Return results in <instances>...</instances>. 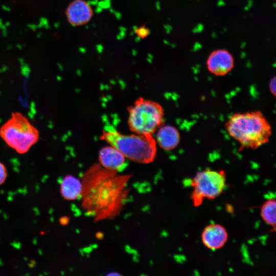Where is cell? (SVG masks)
Returning a JSON list of instances; mask_svg holds the SVG:
<instances>
[{
	"label": "cell",
	"instance_id": "obj_14",
	"mask_svg": "<svg viewBox=\"0 0 276 276\" xmlns=\"http://www.w3.org/2000/svg\"><path fill=\"white\" fill-rule=\"evenodd\" d=\"M150 29L145 25H142L135 30L136 35L140 38L144 39L150 34Z\"/></svg>",
	"mask_w": 276,
	"mask_h": 276
},
{
	"label": "cell",
	"instance_id": "obj_7",
	"mask_svg": "<svg viewBox=\"0 0 276 276\" xmlns=\"http://www.w3.org/2000/svg\"><path fill=\"white\" fill-rule=\"evenodd\" d=\"M206 66L209 71L217 76H223L231 72L234 66L232 55L225 49L213 51L208 57Z\"/></svg>",
	"mask_w": 276,
	"mask_h": 276
},
{
	"label": "cell",
	"instance_id": "obj_15",
	"mask_svg": "<svg viewBox=\"0 0 276 276\" xmlns=\"http://www.w3.org/2000/svg\"><path fill=\"white\" fill-rule=\"evenodd\" d=\"M8 172L5 165L0 162V186L3 185L7 179Z\"/></svg>",
	"mask_w": 276,
	"mask_h": 276
},
{
	"label": "cell",
	"instance_id": "obj_5",
	"mask_svg": "<svg viewBox=\"0 0 276 276\" xmlns=\"http://www.w3.org/2000/svg\"><path fill=\"white\" fill-rule=\"evenodd\" d=\"M0 136L5 143L19 154L27 153L38 141L37 129L24 114L12 112L1 127Z\"/></svg>",
	"mask_w": 276,
	"mask_h": 276
},
{
	"label": "cell",
	"instance_id": "obj_11",
	"mask_svg": "<svg viewBox=\"0 0 276 276\" xmlns=\"http://www.w3.org/2000/svg\"><path fill=\"white\" fill-rule=\"evenodd\" d=\"M155 139L156 144L161 148L165 150H171L179 145L180 135L179 131L175 127L170 125H163L157 130Z\"/></svg>",
	"mask_w": 276,
	"mask_h": 276
},
{
	"label": "cell",
	"instance_id": "obj_12",
	"mask_svg": "<svg viewBox=\"0 0 276 276\" xmlns=\"http://www.w3.org/2000/svg\"><path fill=\"white\" fill-rule=\"evenodd\" d=\"M60 193L67 200H75L81 198L83 191L81 180L72 175H66L62 178L59 184Z\"/></svg>",
	"mask_w": 276,
	"mask_h": 276
},
{
	"label": "cell",
	"instance_id": "obj_8",
	"mask_svg": "<svg viewBox=\"0 0 276 276\" xmlns=\"http://www.w3.org/2000/svg\"><path fill=\"white\" fill-rule=\"evenodd\" d=\"M65 13L68 22L73 26L86 24L94 15L91 6L84 0L71 2L67 6Z\"/></svg>",
	"mask_w": 276,
	"mask_h": 276
},
{
	"label": "cell",
	"instance_id": "obj_3",
	"mask_svg": "<svg viewBox=\"0 0 276 276\" xmlns=\"http://www.w3.org/2000/svg\"><path fill=\"white\" fill-rule=\"evenodd\" d=\"M100 139L119 150L130 160L149 164L154 160L157 144L152 134H123L112 127L103 130Z\"/></svg>",
	"mask_w": 276,
	"mask_h": 276
},
{
	"label": "cell",
	"instance_id": "obj_9",
	"mask_svg": "<svg viewBox=\"0 0 276 276\" xmlns=\"http://www.w3.org/2000/svg\"><path fill=\"white\" fill-rule=\"evenodd\" d=\"M228 234L226 228L220 224L206 226L202 232L201 239L207 248L216 250L223 247L227 241Z\"/></svg>",
	"mask_w": 276,
	"mask_h": 276
},
{
	"label": "cell",
	"instance_id": "obj_4",
	"mask_svg": "<svg viewBox=\"0 0 276 276\" xmlns=\"http://www.w3.org/2000/svg\"><path fill=\"white\" fill-rule=\"evenodd\" d=\"M127 110L128 125L134 133L153 134L164 125V110L156 101L139 97Z\"/></svg>",
	"mask_w": 276,
	"mask_h": 276
},
{
	"label": "cell",
	"instance_id": "obj_16",
	"mask_svg": "<svg viewBox=\"0 0 276 276\" xmlns=\"http://www.w3.org/2000/svg\"><path fill=\"white\" fill-rule=\"evenodd\" d=\"M269 88L270 91L273 96H275V77L274 76L269 83Z\"/></svg>",
	"mask_w": 276,
	"mask_h": 276
},
{
	"label": "cell",
	"instance_id": "obj_13",
	"mask_svg": "<svg viewBox=\"0 0 276 276\" xmlns=\"http://www.w3.org/2000/svg\"><path fill=\"white\" fill-rule=\"evenodd\" d=\"M276 201L273 198L266 200L261 205L260 215L263 221L275 229L276 219Z\"/></svg>",
	"mask_w": 276,
	"mask_h": 276
},
{
	"label": "cell",
	"instance_id": "obj_6",
	"mask_svg": "<svg viewBox=\"0 0 276 276\" xmlns=\"http://www.w3.org/2000/svg\"><path fill=\"white\" fill-rule=\"evenodd\" d=\"M190 184L191 199L193 205L198 206L205 199H215L223 193L226 187V174L223 170L206 169L197 172Z\"/></svg>",
	"mask_w": 276,
	"mask_h": 276
},
{
	"label": "cell",
	"instance_id": "obj_10",
	"mask_svg": "<svg viewBox=\"0 0 276 276\" xmlns=\"http://www.w3.org/2000/svg\"><path fill=\"white\" fill-rule=\"evenodd\" d=\"M98 159L102 167L118 172L126 165V158L119 150L110 145L100 149Z\"/></svg>",
	"mask_w": 276,
	"mask_h": 276
},
{
	"label": "cell",
	"instance_id": "obj_1",
	"mask_svg": "<svg viewBox=\"0 0 276 276\" xmlns=\"http://www.w3.org/2000/svg\"><path fill=\"white\" fill-rule=\"evenodd\" d=\"M118 173L98 163L83 174L82 206L96 221L116 216L125 202L130 176Z\"/></svg>",
	"mask_w": 276,
	"mask_h": 276
},
{
	"label": "cell",
	"instance_id": "obj_2",
	"mask_svg": "<svg viewBox=\"0 0 276 276\" xmlns=\"http://www.w3.org/2000/svg\"><path fill=\"white\" fill-rule=\"evenodd\" d=\"M225 127L229 135L241 146L251 149L267 143L272 134L270 123L260 110L235 113Z\"/></svg>",
	"mask_w": 276,
	"mask_h": 276
}]
</instances>
